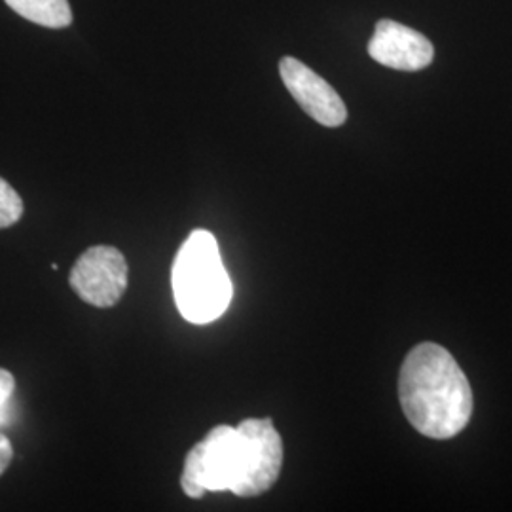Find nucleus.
Here are the masks:
<instances>
[{
  "mask_svg": "<svg viewBox=\"0 0 512 512\" xmlns=\"http://www.w3.org/2000/svg\"><path fill=\"white\" fill-rule=\"evenodd\" d=\"M399 397L410 425L429 439L459 435L473 416V389L448 349L423 342L404 359Z\"/></svg>",
  "mask_w": 512,
  "mask_h": 512,
  "instance_id": "nucleus-1",
  "label": "nucleus"
},
{
  "mask_svg": "<svg viewBox=\"0 0 512 512\" xmlns=\"http://www.w3.org/2000/svg\"><path fill=\"white\" fill-rule=\"evenodd\" d=\"M171 285L177 308L188 323L207 325L228 310L234 287L211 232L194 230L186 238L173 262Z\"/></svg>",
  "mask_w": 512,
  "mask_h": 512,
  "instance_id": "nucleus-2",
  "label": "nucleus"
},
{
  "mask_svg": "<svg viewBox=\"0 0 512 512\" xmlns=\"http://www.w3.org/2000/svg\"><path fill=\"white\" fill-rule=\"evenodd\" d=\"M238 433V471L230 492L256 497L268 492L279 478L283 440L268 418H247L239 423Z\"/></svg>",
  "mask_w": 512,
  "mask_h": 512,
  "instance_id": "nucleus-3",
  "label": "nucleus"
},
{
  "mask_svg": "<svg viewBox=\"0 0 512 512\" xmlns=\"http://www.w3.org/2000/svg\"><path fill=\"white\" fill-rule=\"evenodd\" d=\"M238 427L217 425L184 461L181 488L192 499L207 492H230L238 471Z\"/></svg>",
  "mask_w": 512,
  "mask_h": 512,
  "instance_id": "nucleus-4",
  "label": "nucleus"
},
{
  "mask_svg": "<svg viewBox=\"0 0 512 512\" xmlns=\"http://www.w3.org/2000/svg\"><path fill=\"white\" fill-rule=\"evenodd\" d=\"M69 283L93 308L116 306L128 289V262L116 247L95 245L74 262Z\"/></svg>",
  "mask_w": 512,
  "mask_h": 512,
  "instance_id": "nucleus-5",
  "label": "nucleus"
},
{
  "mask_svg": "<svg viewBox=\"0 0 512 512\" xmlns=\"http://www.w3.org/2000/svg\"><path fill=\"white\" fill-rule=\"evenodd\" d=\"M279 74L300 109L315 122L327 128H338L348 120V109L342 97L308 65L294 57H283L279 63Z\"/></svg>",
  "mask_w": 512,
  "mask_h": 512,
  "instance_id": "nucleus-6",
  "label": "nucleus"
},
{
  "mask_svg": "<svg viewBox=\"0 0 512 512\" xmlns=\"http://www.w3.org/2000/svg\"><path fill=\"white\" fill-rule=\"evenodd\" d=\"M368 55L389 69L414 73L431 65L435 48L421 33L403 23L380 19L368 42Z\"/></svg>",
  "mask_w": 512,
  "mask_h": 512,
  "instance_id": "nucleus-7",
  "label": "nucleus"
},
{
  "mask_svg": "<svg viewBox=\"0 0 512 512\" xmlns=\"http://www.w3.org/2000/svg\"><path fill=\"white\" fill-rule=\"evenodd\" d=\"M6 4L21 18L48 29H63L73 21L69 0H6Z\"/></svg>",
  "mask_w": 512,
  "mask_h": 512,
  "instance_id": "nucleus-8",
  "label": "nucleus"
},
{
  "mask_svg": "<svg viewBox=\"0 0 512 512\" xmlns=\"http://www.w3.org/2000/svg\"><path fill=\"white\" fill-rule=\"evenodd\" d=\"M23 217V200L14 186L0 177V230L18 224Z\"/></svg>",
  "mask_w": 512,
  "mask_h": 512,
  "instance_id": "nucleus-9",
  "label": "nucleus"
},
{
  "mask_svg": "<svg viewBox=\"0 0 512 512\" xmlns=\"http://www.w3.org/2000/svg\"><path fill=\"white\" fill-rule=\"evenodd\" d=\"M16 391V378L12 372L0 368V423L6 420L8 412H6V404L10 401V397Z\"/></svg>",
  "mask_w": 512,
  "mask_h": 512,
  "instance_id": "nucleus-10",
  "label": "nucleus"
},
{
  "mask_svg": "<svg viewBox=\"0 0 512 512\" xmlns=\"http://www.w3.org/2000/svg\"><path fill=\"white\" fill-rule=\"evenodd\" d=\"M12 458H14L12 444H10V440L0 433V475L8 469V465L12 463Z\"/></svg>",
  "mask_w": 512,
  "mask_h": 512,
  "instance_id": "nucleus-11",
  "label": "nucleus"
}]
</instances>
